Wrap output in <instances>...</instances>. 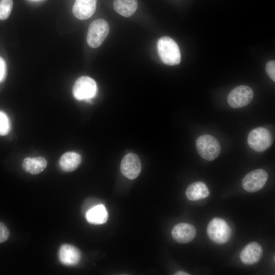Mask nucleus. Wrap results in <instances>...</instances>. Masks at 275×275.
<instances>
[{"label":"nucleus","instance_id":"obj_1","mask_svg":"<svg viewBox=\"0 0 275 275\" xmlns=\"http://www.w3.org/2000/svg\"><path fill=\"white\" fill-rule=\"evenodd\" d=\"M157 47L159 57L166 65L174 66L181 61V53L177 43L171 38L164 36L157 41Z\"/></svg>","mask_w":275,"mask_h":275},{"label":"nucleus","instance_id":"obj_2","mask_svg":"<svg viewBox=\"0 0 275 275\" xmlns=\"http://www.w3.org/2000/svg\"><path fill=\"white\" fill-rule=\"evenodd\" d=\"M196 145L199 155L208 161L216 158L221 152L218 141L209 134H204L199 136L196 141Z\"/></svg>","mask_w":275,"mask_h":275},{"label":"nucleus","instance_id":"obj_3","mask_svg":"<svg viewBox=\"0 0 275 275\" xmlns=\"http://www.w3.org/2000/svg\"><path fill=\"white\" fill-rule=\"evenodd\" d=\"M209 238L217 244L227 242L231 237L232 231L228 224L222 218L215 217L208 224L207 228Z\"/></svg>","mask_w":275,"mask_h":275},{"label":"nucleus","instance_id":"obj_4","mask_svg":"<svg viewBox=\"0 0 275 275\" xmlns=\"http://www.w3.org/2000/svg\"><path fill=\"white\" fill-rule=\"evenodd\" d=\"M72 92L76 99L89 101L96 95L97 86L93 78L87 76H81L75 82Z\"/></svg>","mask_w":275,"mask_h":275},{"label":"nucleus","instance_id":"obj_5","mask_svg":"<svg viewBox=\"0 0 275 275\" xmlns=\"http://www.w3.org/2000/svg\"><path fill=\"white\" fill-rule=\"evenodd\" d=\"M273 142L270 131L263 127L251 130L248 135V143L254 150L262 152L269 148Z\"/></svg>","mask_w":275,"mask_h":275},{"label":"nucleus","instance_id":"obj_6","mask_svg":"<svg viewBox=\"0 0 275 275\" xmlns=\"http://www.w3.org/2000/svg\"><path fill=\"white\" fill-rule=\"evenodd\" d=\"M109 27L103 19L93 21L90 25L88 31L87 41L92 48L99 47L108 34Z\"/></svg>","mask_w":275,"mask_h":275},{"label":"nucleus","instance_id":"obj_7","mask_svg":"<svg viewBox=\"0 0 275 275\" xmlns=\"http://www.w3.org/2000/svg\"><path fill=\"white\" fill-rule=\"evenodd\" d=\"M253 97V91L250 87L240 85L230 92L227 101L231 107L238 108L248 105L252 101Z\"/></svg>","mask_w":275,"mask_h":275},{"label":"nucleus","instance_id":"obj_8","mask_svg":"<svg viewBox=\"0 0 275 275\" xmlns=\"http://www.w3.org/2000/svg\"><path fill=\"white\" fill-rule=\"evenodd\" d=\"M268 174L263 169L253 170L246 174L243 178L242 185L247 191L253 193L259 190L265 185Z\"/></svg>","mask_w":275,"mask_h":275},{"label":"nucleus","instance_id":"obj_9","mask_svg":"<svg viewBox=\"0 0 275 275\" xmlns=\"http://www.w3.org/2000/svg\"><path fill=\"white\" fill-rule=\"evenodd\" d=\"M120 169L123 175L127 178H136L141 170V163L138 155L132 153L126 154L121 161Z\"/></svg>","mask_w":275,"mask_h":275},{"label":"nucleus","instance_id":"obj_10","mask_svg":"<svg viewBox=\"0 0 275 275\" xmlns=\"http://www.w3.org/2000/svg\"><path fill=\"white\" fill-rule=\"evenodd\" d=\"M196 235L195 227L188 223H180L174 227L172 231L173 239L180 243L192 241Z\"/></svg>","mask_w":275,"mask_h":275},{"label":"nucleus","instance_id":"obj_11","mask_svg":"<svg viewBox=\"0 0 275 275\" xmlns=\"http://www.w3.org/2000/svg\"><path fill=\"white\" fill-rule=\"evenodd\" d=\"M80 258V252L75 246L68 244L61 246L59 259L62 264L66 266L75 265L79 262Z\"/></svg>","mask_w":275,"mask_h":275},{"label":"nucleus","instance_id":"obj_12","mask_svg":"<svg viewBox=\"0 0 275 275\" xmlns=\"http://www.w3.org/2000/svg\"><path fill=\"white\" fill-rule=\"evenodd\" d=\"M97 0H75L72 8L74 15L85 20L91 17L96 9Z\"/></svg>","mask_w":275,"mask_h":275},{"label":"nucleus","instance_id":"obj_13","mask_svg":"<svg viewBox=\"0 0 275 275\" xmlns=\"http://www.w3.org/2000/svg\"><path fill=\"white\" fill-rule=\"evenodd\" d=\"M262 255L261 246L256 242H252L242 250L240 253V259L244 264L251 265L258 262Z\"/></svg>","mask_w":275,"mask_h":275},{"label":"nucleus","instance_id":"obj_14","mask_svg":"<svg viewBox=\"0 0 275 275\" xmlns=\"http://www.w3.org/2000/svg\"><path fill=\"white\" fill-rule=\"evenodd\" d=\"M47 164V160L43 157H26L22 161V167L25 172L36 175L42 172Z\"/></svg>","mask_w":275,"mask_h":275},{"label":"nucleus","instance_id":"obj_15","mask_svg":"<svg viewBox=\"0 0 275 275\" xmlns=\"http://www.w3.org/2000/svg\"><path fill=\"white\" fill-rule=\"evenodd\" d=\"M81 156L77 153L70 151L64 153L59 160L61 169L66 172L73 171L80 164Z\"/></svg>","mask_w":275,"mask_h":275},{"label":"nucleus","instance_id":"obj_16","mask_svg":"<svg viewBox=\"0 0 275 275\" xmlns=\"http://www.w3.org/2000/svg\"><path fill=\"white\" fill-rule=\"evenodd\" d=\"M87 221L90 224L100 225L105 223L108 218V212L105 207L99 204L86 213Z\"/></svg>","mask_w":275,"mask_h":275},{"label":"nucleus","instance_id":"obj_17","mask_svg":"<svg viewBox=\"0 0 275 275\" xmlns=\"http://www.w3.org/2000/svg\"><path fill=\"white\" fill-rule=\"evenodd\" d=\"M209 195L206 184L200 181L190 184L186 189V196L190 201H197L207 198Z\"/></svg>","mask_w":275,"mask_h":275},{"label":"nucleus","instance_id":"obj_18","mask_svg":"<svg viewBox=\"0 0 275 275\" xmlns=\"http://www.w3.org/2000/svg\"><path fill=\"white\" fill-rule=\"evenodd\" d=\"M137 0H114L115 10L120 15L128 17L132 15L138 8Z\"/></svg>","mask_w":275,"mask_h":275},{"label":"nucleus","instance_id":"obj_19","mask_svg":"<svg viewBox=\"0 0 275 275\" xmlns=\"http://www.w3.org/2000/svg\"><path fill=\"white\" fill-rule=\"evenodd\" d=\"M13 5L12 0H0V20H5L9 16Z\"/></svg>","mask_w":275,"mask_h":275},{"label":"nucleus","instance_id":"obj_20","mask_svg":"<svg viewBox=\"0 0 275 275\" xmlns=\"http://www.w3.org/2000/svg\"><path fill=\"white\" fill-rule=\"evenodd\" d=\"M11 129V122L7 115L0 111V135L8 134Z\"/></svg>","mask_w":275,"mask_h":275},{"label":"nucleus","instance_id":"obj_21","mask_svg":"<svg viewBox=\"0 0 275 275\" xmlns=\"http://www.w3.org/2000/svg\"><path fill=\"white\" fill-rule=\"evenodd\" d=\"M266 71L269 77L273 81H275V62L271 60L268 62L266 65Z\"/></svg>","mask_w":275,"mask_h":275},{"label":"nucleus","instance_id":"obj_22","mask_svg":"<svg viewBox=\"0 0 275 275\" xmlns=\"http://www.w3.org/2000/svg\"><path fill=\"white\" fill-rule=\"evenodd\" d=\"M10 232L7 226L0 222V243L6 241L9 238Z\"/></svg>","mask_w":275,"mask_h":275},{"label":"nucleus","instance_id":"obj_23","mask_svg":"<svg viewBox=\"0 0 275 275\" xmlns=\"http://www.w3.org/2000/svg\"><path fill=\"white\" fill-rule=\"evenodd\" d=\"M7 75V66L4 59L0 57V83L3 82Z\"/></svg>","mask_w":275,"mask_h":275},{"label":"nucleus","instance_id":"obj_24","mask_svg":"<svg viewBox=\"0 0 275 275\" xmlns=\"http://www.w3.org/2000/svg\"><path fill=\"white\" fill-rule=\"evenodd\" d=\"M175 274L176 275H188L189 274L183 271H178L175 272Z\"/></svg>","mask_w":275,"mask_h":275},{"label":"nucleus","instance_id":"obj_25","mask_svg":"<svg viewBox=\"0 0 275 275\" xmlns=\"http://www.w3.org/2000/svg\"><path fill=\"white\" fill-rule=\"evenodd\" d=\"M30 1H40V0H30Z\"/></svg>","mask_w":275,"mask_h":275}]
</instances>
